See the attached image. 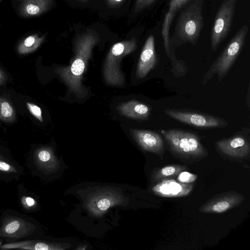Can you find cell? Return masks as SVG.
Returning a JSON list of instances; mask_svg holds the SVG:
<instances>
[{
	"label": "cell",
	"mask_w": 250,
	"mask_h": 250,
	"mask_svg": "<svg viewBox=\"0 0 250 250\" xmlns=\"http://www.w3.org/2000/svg\"><path fill=\"white\" fill-rule=\"evenodd\" d=\"M99 41V36L93 31H87L78 35L74 42L75 55L70 65L55 69L56 73L75 93H83L82 85L83 74L92 55V49Z\"/></svg>",
	"instance_id": "cell-1"
},
{
	"label": "cell",
	"mask_w": 250,
	"mask_h": 250,
	"mask_svg": "<svg viewBox=\"0 0 250 250\" xmlns=\"http://www.w3.org/2000/svg\"><path fill=\"white\" fill-rule=\"evenodd\" d=\"M117 109L124 116L139 121L148 120L151 112L148 105L134 100L119 104Z\"/></svg>",
	"instance_id": "cell-16"
},
{
	"label": "cell",
	"mask_w": 250,
	"mask_h": 250,
	"mask_svg": "<svg viewBox=\"0 0 250 250\" xmlns=\"http://www.w3.org/2000/svg\"></svg>",
	"instance_id": "cell-35"
},
{
	"label": "cell",
	"mask_w": 250,
	"mask_h": 250,
	"mask_svg": "<svg viewBox=\"0 0 250 250\" xmlns=\"http://www.w3.org/2000/svg\"><path fill=\"white\" fill-rule=\"evenodd\" d=\"M20 16L31 17L39 16L51 7L52 0H17Z\"/></svg>",
	"instance_id": "cell-17"
},
{
	"label": "cell",
	"mask_w": 250,
	"mask_h": 250,
	"mask_svg": "<svg viewBox=\"0 0 250 250\" xmlns=\"http://www.w3.org/2000/svg\"><path fill=\"white\" fill-rule=\"evenodd\" d=\"M16 118L14 106L7 99L0 96V120L6 123H12Z\"/></svg>",
	"instance_id": "cell-22"
},
{
	"label": "cell",
	"mask_w": 250,
	"mask_h": 250,
	"mask_svg": "<svg viewBox=\"0 0 250 250\" xmlns=\"http://www.w3.org/2000/svg\"><path fill=\"white\" fill-rule=\"evenodd\" d=\"M189 0H170L162 25L161 34L165 50L171 62L172 73L175 77L183 76L186 73L188 68L185 62L184 61L179 60L176 56L174 48L170 42V28L175 16Z\"/></svg>",
	"instance_id": "cell-8"
},
{
	"label": "cell",
	"mask_w": 250,
	"mask_h": 250,
	"mask_svg": "<svg viewBox=\"0 0 250 250\" xmlns=\"http://www.w3.org/2000/svg\"><path fill=\"white\" fill-rule=\"evenodd\" d=\"M246 103L248 108H250V88L249 87L248 90V93L246 95Z\"/></svg>",
	"instance_id": "cell-30"
},
{
	"label": "cell",
	"mask_w": 250,
	"mask_h": 250,
	"mask_svg": "<svg viewBox=\"0 0 250 250\" xmlns=\"http://www.w3.org/2000/svg\"><path fill=\"white\" fill-rule=\"evenodd\" d=\"M244 195L235 190L223 192L209 199L200 206L203 213H221L239 207L245 200Z\"/></svg>",
	"instance_id": "cell-10"
},
{
	"label": "cell",
	"mask_w": 250,
	"mask_h": 250,
	"mask_svg": "<svg viewBox=\"0 0 250 250\" xmlns=\"http://www.w3.org/2000/svg\"><path fill=\"white\" fill-rule=\"evenodd\" d=\"M215 149L224 160L243 163L250 159V129L243 127L231 136L214 142Z\"/></svg>",
	"instance_id": "cell-5"
},
{
	"label": "cell",
	"mask_w": 250,
	"mask_h": 250,
	"mask_svg": "<svg viewBox=\"0 0 250 250\" xmlns=\"http://www.w3.org/2000/svg\"><path fill=\"white\" fill-rule=\"evenodd\" d=\"M151 192L159 196L165 197H181L187 196L192 191V183H183L173 179L162 180L153 184Z\"/></svg>",
	"instance_id": "cell-13"
},
{
	"label": "cell",
	"mask_w": 250,
	"mask_h": 250,
	"mask_svg": "<svg viewBox=\"0 0 250 250\" xmlns=\"http://www.w3.org/2000/svg\"><path fill=\"white\" fill-rule=\"evenodd\" d=\"M249 31L247 24L238 29L204 74L202 84L208 83L215 75H217L218 83L227 76L244 47Z\"/></svg>",
	"instance_id": "cell-4"
},
{
	"label": "cell",
	"mask_w": 250,
	"mask_h": 250,
	"mask_svg": "<svg viewBox=\"0 0 250 250\" xmlns=\"http://www.w3.org/2000/svg\"><path fill=\"white\" fill-rule=\"evenodd\" d=\"M129 131L143 151L153 153L164 160L166 146L162 135L150 130L130 128Z\"/></svg>",
	"instance_id": "cell-11"
},
{
	"label": "cell",
	"mask_w": 250,
	"mask_h": 250,
	"mask_svg": "<svg viewBox=\"0 0 250 250\" xmlns=\"http://www.w3.org/2000/svg\"><path fill=\"white\" fill-rule=\"evenodd\" d=\"M157 0H136L135 11L139 12L154 3Z\"/></svg>",
	"instance_id": "cell-27"
},
{
	"label": "cell",
	"mask_w": 250,
	"mask_h": 250,
	"mask_svg": "<svg viewBox=\"0 0 250 250\" xmlns=\"http://www.w3.org/2000/svg\"><path fill=\"white\" fill-rule=\"evenodd\" d=\"M80 0L83 2H86V1H88V0Z\"/></svg>",
	"instance_id": "cell-33"
},
{
	"label": "cell",
	"mask_w": 250,
	"mask_h": 250,
	"mask_svg": "<svg viewBox=\"0 0 250 250\" xmlns=\"http://www.w3.org/2000/svg\"><path fill=\"white\" fill-rule=\"evenodd\" d=\"M167 149L176 159L185 164H193L208 156V149L200 136L190 130L180 128L161 129Z\"/></svg>",
	"instance_id": "cell-2"
},
{
	"label": "cell",
	"mask_w": 250,
	"mask_h": 250,
	"mask_svg": "<svg viewBox=\"0 0 250 250\" xmlns=\"http://www.w3.org/2000/svg\"><path fill=\"white\" fill-rule=\"evenodd\" d=\"M0 158L3 159V160H6L5 158L0 153Z\"/></svg>",
	"instance_id": "cell-32"
},
{
	"label": "cell",
	"mask_w": 250,
	"mask_h": 250,
	"mask_svg": "<svg viewBox=\"0 0 250 250\" xmlns=\"http://www.w3.org/2000/svg\"><path fill=\"white\" fill-rule=\"evenodd\" d=\"M1 240H0V246H1Z\"/></svg>",
	"instance_id": "cell-34"
},
{
	"label": "cell",
	"mask_w": 250,
	"mask_h": 250,
	"mask_svg": "<svg viewBox=\"0 0 250 250\" xmlns=\"http://www.w3.org/2000/svg\"><path fill=\"white\" fill-rule=\"evenodd\" d=\"M204 0H190L180 10L170 42L174 48L197 43L204 22L202 9Z\"/></svg>",
	"instance_id": "cell-3"
},
{
	"label": "cell",
	"mask_w": 250,
	"mask_h": 250,
	"mask_svg": "<svg viewBox=\"0 0 250 250\" xmlns=\"http://www.w3.org/2000/svg\"><path fill=\"white\" fill-rule=\"evenodd\" d=\"M36 228L33 223L22 218L8 216L2 220L0 227V237L22 238L33 233Z\"/></svg>",
	"instance_id": "cell-12"
},
{
	"label": "cell",
	"mask_w": 250,
	"mask_h": 250,
	"mask_svg": "<svg viewBox=\"0 0 250 250\" xmlns=\"http://www.w3.org/2000/svg\"><path fill=\"white\" fill-rule=\"evenodd\" d=\"M7 80L5 72L0 67V85H4Z\"/></svg>",
	"instance_id": "cell-28"
},
{
	"label": "cell",
	"mask_w": 250,
	"mask_h": 250,
	"mask_svg": "<svg viewBox=\"0 0 250 250\" xmlns=\"http://www.w3.org/2000/svg\"><path fill=\"white\" fill-rule=\"evenodd\" d=\"M86 245L79 246L76 249L79 250H84L86 248Z\"/></svg>",
	"instance_id": "cell-31"
},
{
	"label": "cell",
	"mask_w": 250,
	"mask_h": 250,
	"mask_svg": "<svg viewBox=\"0 0 250 250\" xmlns=\"http://www.w3.org/2000/svg\"><path fill=\"white\" fill-rule=\"evenodd\" d=\"M26 105L30 113L40 122H43L42 111L40 107L35 104L26 102Z\"/></svg>",
	"instance_id": "cell-24"
},
{
	"label": "cell",
	"mask_w": 250,
	"mask_h": 250,
	"mask_svg": "<svg viewBox=\"0 0 250 250\" xmlns=\"http://www.w3.org/2000/svg\"><path fill=\"white\" fill-rule=\"evenodd\" d=\"M33 159L36 166L44 171H53L59 165L54 152L50 147L42 146L36 148L33 153Z\"/></svg>",
	"instance_id": "cell-18"
},
{
	"label": "cell",
	"mask_w": 250,
	"mask_h": 250,
	"mask_svg": "<svg viewBox=\"0 0 250 250\" xmlns=\"http://www.w3.org/2000/svg\"><path fill=\"white\" fill-rule=\"evenodd\" d=\"M158 57L155 48V39L152 35L146 39L137 64L136 76L138 79L145 78L156 66Z\"/></svg>",
	"instance_id": "cell-15"
},
{
	"label": "cell",
	"mask_w": 250,
	"mask_h": 250,
	"mask_svg": "<svg viewBox=\"0 0 250 250\" xmlns=\"http://www.w3.org/2000/svg\"><path fill=\"white\" fill-rule=\"evenodd\" d=\"M237 0H223L214 19L210 30L211 50L215 51L231 30Z\"/></svg>",
	"instance_id": "cell-9"
},
{
	"label": "cell",
	"mask_w": 250,
	"mask_h": 250,
	"mask_svg": "<svg viewBox=\"0 0 250 250\" xmlns=\"http://www.w3.org/2000/svg\"><path fill=\"white\" fill-rule=\"evenodd\" d=\"M164 113L179 122L199 129L223 128L229 125V122L224 118L196 110L168 108Z\"/></svg>",
	"instance_id": "cell-7"
},
{
	"label": "cell",
	"mask_w": 250,
	"mask_h": 250,
	"mask_svg": "<svg viewBox=\"0 0 250 250\" xmlns=\"http://www.w3.org/2000/svg\"><path fill=\"white\" fill-rule=\"evenodd\" d=\"M123 197L111 191L98 192L91 196L86 203L89 211L94 215H100L109 208L124 202Z\"/></svg>",
	"instance_id": "cell-14"
},
{
	"label": "cell",
	"mask_w": 250,
	"mask_h": 250,
	"mask_svg": "<svg viewBox=\"0 0 250 250\" xmlns=\"http://www.w3.org/2000/svg\"><path fill=\"white\" fill-rule=\"evenodd\" d=\"M137 48V41L133 37L114 44L109 50L104 65L103 76L105 83L112 86H121L124 83V76L120 69V62L125 56Z\"/></svg>",
	"instance_id": "cell-6"
},
{
	"label": "cell",
	"mask_w": 250,
	"mask_h": 250,
	"mask_svg": "<svg viewBox=\"0 0 250 250\" xmlns=\"http://www.w3.org/2000/svg\"><path fill=\"white\" fill-rule=\"evenodd\" d=\"M20 203L23 209L28 211L35 210L38 206L36 200L28 195L22 196L20 198Z\"/></svg>",
	"instance_id": "cell-23"
},
{
	"label": "cell",
	"mask_w": 250,
	"mask_h": 250,
	"mask_svg": "<svg viewBox=\"0 0 250 250\" xmlns=\"http://www.w3.org/2000/svg\"><path fill=\"white\" fill-rule=\"evenodd\" d=\"M189 170V167L186 165L177 164L155 167L151 173L150 183L153 184L165 179H173L177 177L181 172Z\"/></svg>",
	"instance_id": "cell-20"
},
{
	"label": "cell",
	"mask_w": 250,
	"mask_h": 250,
	"mask_svg": "<svg viewBox=\"0 0 250 250\" xmlns=\"http://www.w3.org/2000/svg\"><path fill=\"white\" fill-rule=\"evenodd\" d=\"M124 0H106L107 2L111 5H116L121 3Z\"/></svg>",
	"instance_id": "cell-29"
},
{
	"label": "cell",
	"mask_w": 250,
	"mask_h": 250,
	"mask_svg": "<svg viewBox=\"0 0 250 250\" xmlns=\"http://www.w3.org/2000/svg\"><path fill=\"white\" fill-rule=\"evenodd\" d=\"M60 244L40 240H26L1 245V249H23L30 250H62L66 249Z\"/></svg>",
	"instance_id": "cell-19"
},
{
	"label": "cell",
	"mask_w": 250,
	"mask_h": 250,
	"mask_svg": "<svg viewBox=\"0 0 250 250\" xmlns=\"http://www.w3.org/2000/svg\"><path fill=\"white\" fill-rule=\"evenodd\" d=\"M197 177L196 175L189 173L188 171H184L177 176L176 180L181 183L189 184L194 182Z\"/></svg>",
	"instance_id": "cell-25"
},
{
	"label": "cell",
	"mask_w": 250,
	"mask_h": 250,
	"mask_svg": "<svg viewBox=\"0 0 250 250\" xmlns=\"http://www.w3.org/2000/svg\"><path fill=\"white\" fill-rule=\"evenodd\" d=\"M45 39V36L38 34L30 35L21 40L17 46V51L21 55H25L35 51Z\"/></svg>",
	"instance_id": "cell-21"
},
{
	"label": "cell",
	"mask_w": 250,
	"mask_h": 250,
	"mask_svg": "<svg viewBox=\"0 0 250 250\" xmlns=\"http://www.w3.org/2000/svg\"><path fill=\"white\" fill-rule=\"evenodd\" d=\"M17 171V168L12 164L0 158V172L9 174L15 173Z\"/></svg>",
	"instance_id": "cell-26"
}]
</instances>
